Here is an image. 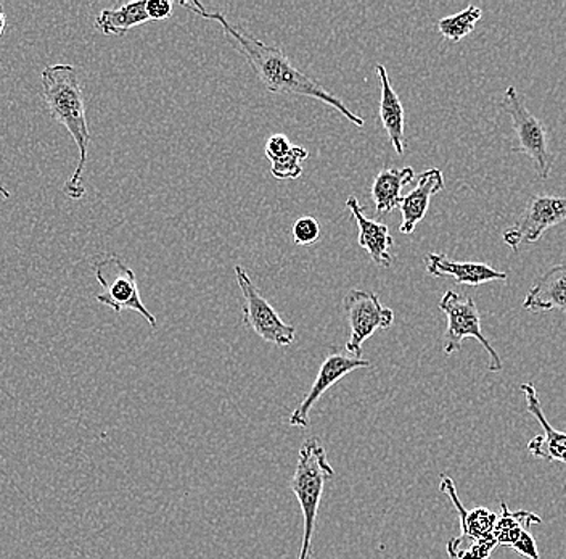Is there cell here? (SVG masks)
Here are the masks:
<instances>
[{
    "label": "cell",
    "instance_id": "obj_1",
    "mask_svg": "<svg viewBox=\"0 0 566 559\" xmlns=\"http://www.w3.org/2000/svg\"><path fill=\"white\" fill-rule=\"evenodd\" d=\"M179 6L186 7L190 12L197 13L203 20L216 21L224 31L226 38L233 49L245 56L250 63L251 70L256 73L261 84L272 92V94L296 95V97H311L321 104L331 105L336 112L342 113L352 125L363 127L366 125L364 118L346 107L345 102L339 101L336 95L331 94L324 86L317 83L313 77L300 72L282 49L274 45L264 44L260 39L251 37L250 33L233 27L222 13L208 12L203 3L193 0V2H179Z\"/></svg>",
    "mask_w": 566,
    "mask_h": 559
},
{
    "label": "cell",
    "instance_id": "obj_2",
    "mask_svg": "<svg viewBox=\"0 0 566 559\" xmlns=\"http://www.w3.org/2000/svg\"><path fill=\"white\" fill-rule=\"evenodd\" d=\"M41 86L52 118L69 130L80 148V162L71 178L66 180L63 190L70 199H83L86 194L83 176L88 161L91 130L87 125L86 99H84L80 74L73 65H63V63L49 65L41 74Z\"/></svg>",
    "mask_w": 566,
    "mask_h": 559
},
{
    "label": "cell",
    "instance_id": "obj_3",
    "mask_svg": "<svg viewBox=\"0 0 566 559\" xmlns=\"http://www.w3.org/2000/svg\"><path fill=\"white\" fill-rule=\"evenodd\" d=\"M334 476L335 469L328 462L327 452L322 442L317 437L307 438L301 447L295 474L290 484L303 511L304 530L298 559H313L311 550H313L318 506L324 494L325 480Z\"/></svg>",
    "mask_w": 566,
    "mask_h": 559
},
{
    "label": "cell",
    "instance_id": "obj_4",
    "mask_svg": "<svg viewBox=\"0 0 566 559\" xmlns=\"http://www.w3.org/2000/svg\"><path fill=\"white\" fill-rule=\"evenodd\" d=\"M502 107L511 116L515 131L516 145L512 148L515 154H523L533 161L537 176L546 180L554 165V155L548 151V130L534 113L526 107L525 95L520 94L513 86L505 90Z\"/></svg>",
    "mask_w": 566,
    "mask_h": 559
},
{
    "label": "cell",
    "instance_id": "obj_5",
    "mask_svg": "<svg viewBox=\"0 0 566 559\" xmlns=\"http://www.w3.org/2000/svg\"><path fill=\"white\" fill-rule=\"evenodd\" d=\"M440 310L448 318L444 345H442L446 355L459 352L465 339H476L484 346L488 355H490V366H488V370L491 373H501L504 364H502L501 356L495 352L494 346L491 345V342L484 338L483 331H481V314L475 300L470 299V297L459 296L454 290H448L442 296Z\"/></svg>",
    "mask_w": 566,
    "mask_h": 559
},
{
    "label": "cell",
    "instance_id": "obj_6",
    "mask_svg": "<svg viewBox=\"0 0 566 559\" xmlns=\"http://www.w3.org/2000/svg\"><path fill=\"white\" fill-rule=\"evenodd\" d=\"M94 270L102 288V292L95 297L98 303L112 308L116 313H122L123 310L136 311L145 318L151 329H157V317L142 302L136 272L130 270L122 258H102L95 263Z\"/></svg>",
    "mask_w": 566,
    "mask_h": 559
},
{
    "label": "cell",
    "instance_id": "obj_7",
    "mask_svg": "<svg viewBox=\"0 0 566 559\" xmlns=\"http://www.w3.org/2000/svg\"><path fill=\"white\" fill-rule=\"evenodd\" d=\"M233 271H235L237 284L243 296V323L250 325L265 342L274 343L282 349L293 345L296 339V329L286 324L279 317L274 307L261 296L245 268L237 265Z\"/></svg>",
    "mask_w": 566,
    "mask_h": 559
},
{
    "label": "cell",
    "instance_id": "obj_8",
    "mask_svg": "<svg viewBox=\"0 0 566 559\" xmlns=\"http://www.w3.org/2000/svg\"><path fill=\"white\" fill-rule=\"evenodd\" d=\"M343 310L348 314L349 334L345 349L354 359L363 355L364 342L378 329H389L395 323V311L381 306L374 292L353 289L343 299Z\"/></svg>",
    "mask_w": 566,
    "mask_h": 559
},
{
    "label": "cell",
    "instance_id": "obj_9",
    "mask_svg": "<svg viewBox=\"0 0 566 559\" xmlns=\"http://www.w3.org/2000/svg\"><path fill=\"white\" fill-rule=\"evenodd\" d=\"M566 219V197L534 194L515 226L504 232L505 246L518 252L523 244H536L544 232Z\"/></svg>",
    "mask_w": 566,
    "mask_h": 559
},
{
    "label": "cell",
    "instance_id": "obj_10",
    "mask_svg": "<svg viewBox=\"0 0 566 559\" xmlns=\"http://www.w3.org/2000/svg\"><path fill=\"white\" fill-rule=\"evenodd\" d=\"M364 368H370L369 360L354 359V356H346L339 352L328 353L327 359L322 361L321 370H318L313 387L310 389L306 397L301 400L300 405L296 406L295 412L290 416V426L306 429L310 426L311 410L314 408V405L321 400L322 395L328 389L334 387L336 382L352 374L353 371L364 370Z\"/></svg>",
    "mask_w": 566,
    "mask_h": 559
},
{
    "label": "cell",
    "instance_id": "obj_11",
    "mask_svg": "<svg viewBox=\"0 0 566 559\" xmlns=\"http://www.w3.org/2000/svg\"><path fill=\"white\" fill-rule=\"evenodd\" d=\"M441 491H444L451 498L452 505L458 509L460 521V536L455 537L448 544V555L452 559L458 558L459 551L462 550L463 544L472 545L473 541L490 539L493 537V529L497 515L491 509L475 508L472 511H467L465 506L460 501L458 490H455L454 480L451 477L442 474Z\"/></svg>",
    "mask_w": 566,
    "mask_h": 559
},
{
    "label": "cell",
    "instance_id": "obj_12",
    "mask_svg": "<svg viewBox=\"0 0 566 559\" xmlns=\"http://www.w3.org/2000/svg\"><path fill=\"white\" fill-rule=\"evenodd\" d=\"M427 272L433 278H452L460 286H481L494 281H507L505 271L495 270L480 261H454L444 253H428L424 257Z\"/></svg>",
    "mask_w": 566,
    "mask_h": 559
},
{
    "label": "cell",
    "instance_id": "obj_13",
    "mask_svg": "<svg viewBox=\"0 0 566 559\" xmlns=\"http://www.w3.org/2000/svg\"><path fill=\"white\" fill-rule=\"evenodd\" d=\"M520 389H522L523 395H525L526 408H528L531 415L539 421L544 429L543 435H536V437L531 438L528 444L531 455L534 458L544 459V462H560L566 465V433L555 431L551 423H548L533 382H526V384L520 385Z\"/></svg>",
    "mask_w": 566,
    "mask_h": 559
},
{
    "label": "cell",
    "instance_id": "obj_14",
    "mask_svg": "<svg viewBox=\"0 0 566 559\" xmlns=\"http://www.w3.org/2000/svg\"><path fill=\"white\" fill-rule=\"evenodd\" d=\"M444 189V175L440 168H430L423 172L417 180L416 189L410 190L407 196H402L399 210H401L402 221L399 225V232L402 235H412L420 221H423L430 207L431 197Z\"/></svg>",
    "mask_w": 566,
    "mask_h": 559
},
{
    "label": "cell",
    "instance_id": "obj_15",
    "mask_svg": "<svg viewBox=\"0 0 566 559\" xmlns=\"http://www.w3.org/2000/svg\"><path fill=\"white\" fill-rule=\"evenodd\" d=\"M346 207L356 219L357 229H359V239L357 240H359L360 249L366 250L370 260L378 267H391L392 255L389 250H391L395 239H392L388 226L367 218L356 197H348Z\"/></svg>",
    "mask_w": 566,
    "mask_h": 559
},
{
    "label": "cell",
    "instance_id": "obj_16",
    "mask_svg": "<svg viewBox=\"0 0 566 559\" xmlns=\"http://www.w3.org/2000/svg\"><path fill=\"white\" fill-rule=\"evenodd\" d=\"M375 73L380 77V122L387 131L389 144L395 148L396 154L402 155L406 152L405 136V107L398 92L392 90L387 69L381 63L375 66Z\"/></svg>",
    "mask_w": 566,
    "mask_h": 559
},
{
    "label": "cell",
    "instance_id": "obj_17",
    "mask_svg": "<svg viewBox=\"0 0 566 559\" xmlns=\"http://www.w3.org/2000/svg\"><path fill=\"white\" fill-rule=\"evenodd\" d=\"M523 310L566 311V265H555L531 286Z\"/></svg>",
    "mask_w": 566,
    "mask_h": 559
},
{
    "label": "cell",
    "instance_id": "obj_18",
    "mask_svg": "<svg viewBox=\"0 0 566 559\" xmlns=\"http://www.w3.org/2000/svg\"><path fill=\"white\" fill-rule=\"evenodd\" d=\"M416 173L410 166L402 169L384 168L375 176L371 184L370 196L378 214H389L401 204V190L407 184L412 183Z\"/></svg>",
    "mask_w": 566,
    "mask_h": 559
},
{
    "label": "cell",
    "instance_id": "obj_19",
    "mask_svg": "<svg viewBox=\"0 0 566 559\" xmlns=\"http://www.w3.org/2000/svg\"><path fill=\"white\" fill-rule=\"evenodd\" d=\"M147 0L123 3L118 9H106L95 19V28L105 37L124 38L133 28L148 23Z\"/></svg>",
    "mask_w": 566,
    "mask_h": 559
},
{
    "label": "cell",
    "instance_id": "obj_20",
    "mask_svg": "<svg viewBox=\"0 0 566 559\" xmlns=\"http://www.w3.org/2000/svg\"><path fill=\"white\" fill-rule=\"evenodd\" d=\"M502 515L497 516V521L493 529V539L497 545L513 547L520 539L523 530L531 529L533 524H543L539 516L530 511H511L505 501H501Z\"/></svg>",
    "mask_w": 566,
    "mask_h": 559
},
{
    "label": "cell",
    "instance_id": "obj_21",
    "mask_svg": "<svg viewBox=\"0 0 566 559\" xmlns=\"http://www.w3.org/2000/svg\"><path fill=\"white\" fill-rule=\"evenodd\" d=\"M483 17V10L469 6L455 15L444 17L438 21V31L442 38L451 42H460L475 30L478 21Z\"/></svg>",
    "mask_w": 566,
    "mask_h": 559
},
{
    "label": "cell",
    "instance_id": "obj_22",
    "mask_svg": "<svg viewBox=\"0 0 566 559\" xmlns=\"http://www.w3.org/2000/svg\"><path fill=\"white\" fill-rule=\"evenodd\" d=\"M310 157V152L300 145H293L290 152L281 158L271 162V175L279 180H295L303 175V162Z\"/></svg>",
    "mask_w": 566,
    "mask_h": 559
},
{
    "label": "cell",
    "instance_id": "obj_23",
    "mask_svg": "<svg viewBox=\"0 0 566 559\" xmlns=\"http://www.w3.org/2000/svg\"><path fill=\"white\" fill-rule=\"evenodd\" d=\"M292 236L296 246H314L321 239V226H318L316 218L301 217L293 225Z\"/></svg>",
    "mask_w": 566,
    "mask_h": 559
},
{
    "label": "cell",
    "instance_id": "obj_24",
    "mask_svg": "<svg viewBox=\"0 0 566 559\" xmlns=\"http://www.w3.org/2000/svg\"><path fill=\"white\" fill-rule=\"evenodd\" d=\"M497 547V541L490 537V539L473 541L469 548H463L455 559H488L493 555Z\"/></svg>",
    "mask_w": 566,
    "mask_h": 559
},
{
    "label": "cell",
    "instance_id": "obj_25",
    "mask_svg": "<svg viewBox=\"0 0 566 559\" xmlns=\"http://www.w3.org/2000/svg\"><path fill=\"white\" fill-rule=\"evenodd\" d=\"M292 147L293 145L285 134H274V136L269 137L268 143H265L264 154L265 157L272 162L275 161V158L283 157Z\"/></svg>",
    "mask_w": 566,
    "mask_h": 559
},
{
    "label": "cell",
    "instance_id": "obj_26",
    "mask_svg": "<svg viewBox=\"0 0 566 559\" xmlns=\"http://www.w3.org/2000/svg\"><path fill=\"white\" fill-rule=\"evenodd\" d=\"M512 548L516 553L522 555V557L541 559L539 551H537L536 547V540L531 536L530 529L523 530L522 536H520V539L515 541V545H513Z\"/></svg>",
    "mask_w": 566,
    "mask_h": 559
},
{
    "label": "cell",
    "instance_id": "obj_27",
    "mask_svg": "<svg viewBox=\"0 0 566 559\" xmlns=\"http://www.w3.org/2000/svg\"><path fill=\"white\" fill-rule=\"evenodd\" d=\"M147 13L150 21H161L172 15V2L169 0H147Z\"/></svg>",
    "mask_w": 566,
    "mask_h": 559
},
{
    "label": "cell",
    "instance_id": "obj_28",
    "mask_svg": "<svg viewBox=\"0 0 566 559\" xmlns=\"http://www.w3.org/2000/svg\"><path fill=\"white\" fill-rule=\"evenodd\" d=\"M6 13H3V7L0 6V38L3 37V31H6Z\"/></svg>",
    "mask_w": 566,
    "mask_h": 559
},
{
    "label": "cell",
    "instance_id": "obj_29",
    "mask_svg": "<svg viewBox=\"0 0 566 559\" xmlns=\"http://www.w3.org/2000/svg\"><path fill=\"white\" fill-rule=\"evenodd\" d=\"M0 194H2L3 199H10V190L3 187L2 184H0Z\"/></svg>",
    "mask_w": 566,
    "mask_h": 559
}]
</instances>
